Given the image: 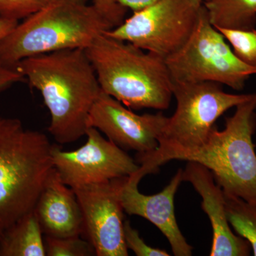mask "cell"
Segmentation results:
<instances>
[{
  "label": "cell",
  "instance_id": "cell-1",
  "mask_svg": "<svg viewBox=\"0 0 256 256\" xmlns=\"http://www.w3.org/2000/svg\"><path fill=\"white\" fill-rule=\"evenodd\" d=\"M16 67L41 94L50 114L48 131L57 142L68 144L86 136L89 114L102 90L86 50L28 57Z\"/></svg>",
  "mask_w": 256,
  "mask_h": 256
},
{
  "label": "cell",
  "instance_id": "cell-2",
  "mask_svg": "<svg viewBox=\"0 0 256 256\" xmlns=\"http://www.w3.org/2000/svg\"><path fill=\"white\" fill-rule=\"evenodd\" d=\"M86 52L102 92L132 110H166L173 82L165 58L105 33Z\"/></svg>",
  "mask_w": 256,
  "mask_h": 256
},
{
  "label": "cell",
  "instance_id": "cell-3",
  "mask_svg": "<svg viewBox=\"0 0 256 256\" xmlns=\"http://www.w3.org/2000/svg\"><path fill=\"white\" fill-rule=\"evenodd\" d=\"M110 30L108 22L86 0H54L18 23L0 42V62L16 66L28 57L86 50Z\"/></svg>",
  "mask_w": 256,
  "mask_h": 256
},
{
  "label": "cell",
  "instance_id": "cell-4",
  "mask_svg": "<svg viewBox=\"0 0 256 256\" xmlns=\"http://www.w3.org/2000/svg\"><path fill=\"white\" fill-rule=\"evenodd\" d=\"M53 146L20 120L0 117V236L34 208L54 168Z\"/></svg>",
  "mask_w": 256,
  "mask_h": 256
},
{
  "label": "cell",
  "instance_id": "cell-5",
  "mask_svg": "<svg viewBox=\"0 0 256 256\" xmlns=\"http://www.w3.org/2000/svg\"><path fill=\"white\" fill-rule=\"evenodd\" d=\"M172 94L176 110L163 128L158 149L148 156H138V171L143 176L203 146L217 120L252 95L228 94L220 84L213 82H173Z\"/></svg>",
  "mask_w": 256,
  "mask_h": 256
},
{
  "label": "cell",
  "instance_id": "cell-6",
  "mask_svg": "<svg viewBox=\"0 0 256 256\" xmlns=\"http://www.w3.org/2000/svg\"><path fill=\"white\" fill-rule=\"evenodd\" d=\"M225 128L212 130L205 144L178 160L206 166L224 193L256 206V154L252 136L256 128V92L236 107Z\"/></svg>",
  "mask_w": 256,
  "mask_h": 256
},
{
  "label": "cell",
  "instance_id": "cell-7",
  "mask_svg": "<svg viewBox=\"0 0 256 256\" xmlns=\"http://www.w3.org/2000/svg\"><path fill=\"white\" fill-rule=\"evenodd\" d=\"M165 62L173 82H217L236 90L256 74V68L239 60L210 24L204 5L191 36Z\"/></svg>",
  "mask_w": 256,
  "mask_h": 256
},
{
  "label": "cell",
  "instance_id": "cell-8",
  "mask_svg": "<svg viewBox=\"0 0 256 256\" xmlns=\"http://www.w3.org/2000/svg\"><path fill=\"white\" fill-rule=\"evenodd\" d=\"M203 6V0H160L104 33L166 58L188 41Z\"/></svg>",
  "mask_w": 256,
  "mask_h": 256
},
{
  "label": "cell",
  "instance_id": "cell-9",
  "mask_svg": "<svg viewBox=\"0 0 256 256\" xmlns=\"http://www.w3.org/2000/svg\"><path fill=\"white\" fill-rule=\"evenodd\" d=\"M87 141L78 149L64 151L54 144V168L70 188L106 182L137 172L140 164L122 148L88 128Z\"/></svg>",
  "mask_w": 256,
  "mask_h": 256
},
{
  "label": "cell",
  "instance_id": "cell-10",
  "mask_svg": "<svg viewBox=\"0 0 256 256\" xmlns=\"http://www.w3.org/2000/svg\"><path fill=\"white\" fill-rule=\"evenodd\" d=\"M72 190L82 210V237L92 244L96 256H128L124 232V212L116 178Z\"/></svg>",
  "mask_w": 256,
  "mask_h": 256
},
{
  "label": "cell",
  "instance_id": "cell-11",
  "mask_svg": "<svg viewBox=\"0 0 256 256\" xmlns=\"http://www.w3.org/2000/svg\"><path fill=\"white\" fill-rule=\"evenodd\" d=\"M168 117L162 112L138 114L101 90L92 106L88 128L98 130L124 150L148 156L159 146L158 140Z\"/></svg>",
  "mask_w": 256,
  "mask_h": 256
},
{
  "label": "cell",
  "instance_id": "cell-12",
  "mask_svg": "<svg viewBox=\"0 0 256 256\" xmlns=\"http://www.w3.org/2000/svg\"><path fill=\"white\" fill-rule=\"evenodd\" d=\"M142 178L138 172L116 178L121 204L129 215L139 216L160 229L176 256H191L193 247L178 228L174 212V197L183 182V170L178 169L169 184L159 193L146 195L138 190Z\"/></svg>",
  "mask_w": 256,
  "mask_h": 256
},
{
  "label": "cell",
  "instance_id": "cell-13",
  "mask_svg": "<svg viewBox=\"0 0 256 256\" xmlns=\"http://www.w3.org/2000/svg\"><path fill=\"white\" fill-rule=\"evenodd\" d=\"M183 182L191 183L202 198V207L210 218L213 230L210 256H247L250 244L236 235L230 228L226 210L223 190L216 182L208 168L195 162H188L183 170Z\"/></svg>",
  "mask_w": 256,
  "mask_h": 256
},
{
  "label": "cell",
  "instance_id": "cell-14",
  "mask_svg": "<svg viewBox=\"0 0 256 256\" xmlns=\"http://www.w3.org/2000/svg\"><path fill=\"white\" fill-rule=\"evenodd\" d=\"M45 236H82V216L75 192L53 168L34 208Z\"/></svg>",
  "mask_w": 256,
  "mask_h": 256
},
{
  "label": "cell",
  "instance_id": "cell-15",
  "mask_svg": "<svg viewBox=\"0 0 256 256\" xmlns=\"http://www.w3.org/2000/svg\"><path fill=\"white\" fill-rule=\"evenodd\" d=\"M43 232L34 212L16 220L0 236V256H46Z\"/></svg>",
  "mask_w": 256,
  "mask_h": 256
},
{
  "label": "cell",
  "instance_id": "cell-16",
  "mask_svg": "<svg viewBox=\"0 0 256 256\" xmlns=\"http://www.w3.org/2000/svg\"><path fill=\"white\" fill-rule=\"evenodd\" d=\"M204 5L216 28H255L256 0H206Z\"/></svg>",
  "mask_w": 256,
  "mask_h": 256
},
{
  "label": "cell",
  "instance_id": "cell-17",
  "mask_svg": "<svg viewBox=\"0 0 256 256\" xmlns=\"http://www.w3.org/2000/svg\"><path fill=\"white\" fill-rule=\"evenodd\" d=\"M226 210L230 226L250 244L256 256V206L240 197L224 193Z\"/></svg>",
  "mask_w": 256,
  "mask_h": 256
},
{
  "label": "cell",
  "instance_id": "cell-18",
  "mask_svg": "<svg viewBox=\"0 0 256 256\" xmlns=\"http://www.w3.org/2000/svg\"><path fill=\"white\" fill-rule=\"evenodd\" d=\"M229 42L236 56L242 63L256 68V30L216 28Z\"/></svg>",
  "mask_w": 256,
  "mask_h": 256
},
{
  "label": "cell",
  "instance_id": "cell-19",
  "mask_svg": "<svg viewBox=\"0 0 256 256\" xmlns=\"http://www.w3.org/2000/svg\"><path fill=\"white\" fill-rule=\"evenodd\" d=\"M44 240L48 256H96L92 244L80 236L64 238L45 236Z\"/></svg>",
  "mask_w": 256,
  "mask_h": 256
},
{
  "label": "cell",
  "instance_id": "cell-20",
  "mask_svg": "<svg viewBox=\"0 0 256 256\" xmlns=\"http://www.w3.org/2000/svg\"><path fill=\"white\" fill-rule=\"evenodd\" d=\"M54 0H0V16L16 20H24L43 9Z\"/></svg>",
  "mask_w": 256,
  "mask_h": 256
},
{
  "label": "cell",
  "instance_id": "cell-21",
  "mask_svg": "<svg viewBox=\"0 0 256 256\" xmlns=\"http://www.w3.org/2000/svg\"><path fill=\"white\" fill-rule=\"evenodd\" d=\"M124 239L128 249L138 256H170L166 250L150 246L140 236L138 230L133 228L130 220L124 222Z\"/></svg>",
  "mask_w": 256,
  "mask_h": 256
},
{
  "label": "cell",
  "instance_id": "cell-22",
  "mask_svg": "<svg viewBox=\"0 0 256 256\" xmlns=\"http://www.w3.org/2000/svg\"><path fill=\"white\" fill-rule=\"evenodd\" d=\"M92 5L111 26H118L124 21L128 10L120 4L118 0H92Z\"/></svg>",
  "mask_w": 256,
  "mask_h": 256
},
{
  "label": "cell",
  "instance_id": "cell-23",
  "mask_svg": "<svg viewBox=\"0 0 256 256\" xmlns=\"http://www.w3.org/2000/svg\"><path fill=\"white\" fill-rule=\"evenodd\" d=\"M25 78L16 66H10L0 62V92Z\"/></svg>",
  "mask_w": 256,
  "mask_h": 256
},
{
  "label": "cell",
  "instance_id": "cell-24",
  "mask_svg": "<svg viewBox=\"0 0 256 256\" xmlns=\"http://www.w3.org/2000/svg\"><path fill=\"white\" fill-rule=\"evenodd\" d=\"M159 1L160 0H118L120 4L126 9L132 10V12L140 11Z\"/></svg>",
  "mask_w": 256,
  "mask_h": 256
},
{
  "label": "cell",
  "instance_id": "cell-25",
  "mask_svg": "<svg viewBox=\"0 0 256 256\" xmlns=\"http://www.w3.org/2000/svg\"><path fill=\"white\" fill-rule=\"evenodd\" d=\"M18 21L0 16V42L16 26Z\"/></svg>",
  "mask_w": 256,
  "mask_h": 256
},
{
  "label": "cell",
  "instance_id": "cell-26",
  "mask_svg": "<svg viewBox=\"0 0 256 256\" xmlns=\"http://www.w3.org/2000/svg\"><path fill=\"white\" fill-rule=\"evenodd\" d=\"M205 1H206V0H205Z\"/></svg>",
  "mask_w": 256,
  "mask_h": 256
}]
</instances>
